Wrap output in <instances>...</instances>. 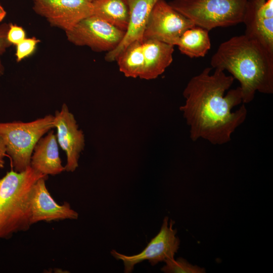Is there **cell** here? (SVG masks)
Listing matches in <instances>:
<instances>
[{
	"label": "cell",
	"instance_id": "1",
	"mask_svg": "<svg viewBox=\"0 0 273 273\" xmlns=\"http://www.w3.org/2000/svg\"><path fill=\"white\" fill-rule=\"evenodd\" d=\"M205 68L193 76L183 91L185 104L180 107L190 127V137L194 142L203 139L213 145H223L231 140L232 134L245 120L247 110L242 103L240 86L225 92L235 79L224 71Z\"/></svg>",
	"mask_w": 273,
	"mask_h": 273
},
{
	"label": "cell",
	"instance_id": "2",
	"mask_svg": "<svg viewBox=\"0 0 273 273\" xmlns=\"http://www.w3.org/2000/svg\"><path fill=\"white\" fill-rule=\"evenodd\" d=\"M210 65L228 71L239 81L243 104L252 101L257 92L273 93V54L245 34L222 42Z\"/></svg>",
	"mask_w": 273,
	"mask_h": 273
},
{
	"label": "cell",
	"instance_id": "3",
	"mask_svg": "<svg viewBox=\"0 0 273 273\" xmlns=\"http://www.w3.org/2000/svg\"><path fill=\"white\" fill-rule=\"evenodd\" d=\"M42 177L48 175L29 166L22 172L12 169L0 178V240L30 228L32 190Z\"/></svg>",
	"mask_w": 273,
	"mask_h": 273
},
{
	"label": "cell",
	"instance_id": "4",
	"mask_svg": "<svg viewBox=\"0 0 273 273\" xmlns=\"http://www.w3.org/2000/svg\"><path fill=\"white\" fill-rule=\"evenodd\" d=\"M54 116L48 115L28 122H0V135L14 170L22 172L30 166L34 147L44 134L54 128Z\"/></svg>",
	"mask_w": 273,
	"mask_h": 273
},
{
	"label": "cell",
	"instance_id": "5",
	"mask_svg": "<svg viewBox=\"0 0 273 273\" xmlns=\"http://www.w3.org/2000/svg\"><path fill=\"white\" fill-rule=\"evenodd\" d=\"M247 0H172L168 4L208 31L242 23Z\"/></svg>",
	"mask_w": 273,
	"mask_h": 273
},
{
	"label": "cell",
	"instance_id": "6",
	"mask_svg": "<svg viewBox=\"0 0 273 273\" xmlns=\"http://www.w3.org/2000/svg\"><path fill=\"white\" fill-rule=\"evenodd\" d=\"M67 39L77 46H87L95 52H110L122 39L125 31L92 15L65 31Z\"/></svg>",
	"mask_w": 273,
	"mask_h": 273
},
{
	"label": "cell",
	"instance_id": "7",
	"mask_svg": "<svg viewBox=\"0 0 273 273\" xmlns=\"http://www.w3.org/2000/svg\"><path fill=\"white\" fill-rule=\"evenodd\" d=\"M194 26L191 21L168 2L157 0L149 16L143 40L156 39L174 46L183 33Z\"/></svg>",
	"mask_w": 273,
	"mask_h": 273
},
{
	"label": "cell",
	"instance_id": "8",
	"mask_svg": "<svg viewBox=\"0 0 273 273\" xmlns=\"http://www.w3.org/2000/svg\"><path fill=\"white\" fill-rule=\"evenodd\" d=\"M174 224V221L170 219L168 224V217L165 216L159 233L138 254L128 256L114 250L111 251V254L116 259L123 261L125 273L131 272L135 264L145 260L155 265L160 262L174 258L180 244V240L176 236L177 230L173 229Z\"/></svg>",
	"mask_w": 273,
	"mask_h": 273
},
{
	"label": "cell",
	"instance_id": "9",
	"mask_svg": "<svg viewBox=\"0 0 273 273\" xmlns=\"http://www.w3.org/2000/svg\"><path fill=\"white\" fill-rule=\"evenodd\" d=\"M33 11L52 26L71 30L83 19L93 15V6L86 0H33Z\"/></svg>",
	"mask_w": 273,
	"mask_h": 273
},
{
	"label": "cell",
	"instance_id": "10",
	"mask_svg": "<svg viewBox=\"0 0 273 273\" xmlns=\"http://www.w3.org/2000/svg\"><path fill=\"white\" fill-rule=\"evenodd\" d=\"M54 126L57 129V142L66 154L65 170L73 172L78 166V160L84 149L85 140L82 131L78 129L74 116L66 104L62 105L60 111H56Z\"/></svg>",
	"mask_w": 273,
	"mask_h": 273
},
{
	"label": "cell",
	"instance_id": "11",
	"mask_svg": "<svg viewBox=\"0 0 273 273\" xmlns=\"http://www.w3.org/2000/svg\"><path fill=\"white\" fill-rule=\"evenodd\" d=\"M242 23L244 34L273 54V0H247Z\"/></svg>",
	"mask_w": 273,
	"mask_h": 273
},
{
	"label": "cell",
	"instance_id": "12",
	"mask_svg": "<svg viewBox=\"0 0 273 273\" xmlns=\"http://www.w3.org/2000/svg\"><path fill=\"white\" fill-rule=\"evenodd\" d=\"M48 177L39 178L34 185L31 195V223L64 219H76L78 213L68 202L58 204L53 198L46 185Z\"/></svg>",
	"mask_w": 273,
	"mask_h": 273
},
{
	"label": "cell",
	"instance_id": "13",
	"mask_svg": "<svg viewBox=\"0 0 273 273\" xmlns=\"http://www.w3.org/2000/svg\"><path fill=\"white\" fill-rule=\"evenodd\" d=\"M157 1L127 0L129 11L127 28L119 44L106 53L105 59L107 61H116L118 55L132 42H143L149 16Z\"/></svg>",
	"mask_w": 273,
	"mask_h": 273
},
{
	"label": "cell",
	"instance_id": "14",
	"mask_svg": "<svg viewBox=\"0 0 273 273\" xmlns=\"http://www.w3.org/2000/svg\"><path fill=\"white\" fill-rule=\"evenodd\" d=\"M31 167L44 175H55L65 170L59 155L56 135L50 131L37 143L31 158Z\"/></svg>",
	"mask_w": 273,
	"mask_h": 273
},
{
	"label": "cell",
	"instance_id": "15",
	"mask_svg": "<svg viewBox=\"0 0 273 273\" xmlns=\"http://www.w3.org/2000/svg\"><path fill=\"white\" fill-rule=\"evenodd\" d=\"M142 46L145 64L140 78L155 79L171 64L174 46L156 39L143 40Z\"/></svg>",
	"mask_w": 273,
	"mask_h": 273
},
{
	"label": "cell",
	"instance_id": "16",
	"mask_svg": "<svg viewBox=\"0 0 273 273\" xmlns=\"http://www.w3.org/2000/svg\"><path fill=\"white\" fill-rule=\"evenodd\" d=\"M92 3L93 15L126 31L129 16L127 0H96Z\"/></svg>",
	"mask_w": 273,
	"mask_h": 273
},
{
	"label": "cell",
	"instance_id": "17",
	"mask_svg": "<svg viewBox=\"0 0 273 273\" xmlns=\"http://www.w3.org/2000/svg\"><path fill=\"white\" fill-rule=\"evenodd\" d=\"M175 46L181 54L191 58L204 57L211 48L209 31L194 26L183 33Z\"/></svg>",
	"mask_w": 273,
	"mask_h": 273
},
{
	"label": "cell",
	"instance_id": "18",
	"mask_svg": "<svg viewBox=\"0 0 273 273\" xmlns=\"http://www.w3.org/2000/svg\"><path fill=\"white\" fill-rule=\"evenodd\" d=\"M119 70L127 77L140 78L144 68L145 60L142 42L129 44L117 57Z\"/></svg>",
	"mask_w": 273,
	"mask_h": 273
},
{
	"label": "cell",
	"instance_id": "19",
	"mask_svg": "<svg viewBox=\"0 0 273 273\" xmlns=\"http://www.w3.org/2000/svg\"><path fill=\"white\" fill-rule=\"evenodd\" d=\"M165 262L166 264L161 269L166 273H204V268L194 265L184 258L179 257L176 260L174 258L168 259Z\"/></svg>",
	"mask_w": 273,
	"mask_h": 273
},
{
	"label": "cell",
	"instance_id": "20",
	"mask_svg": "<svg viewBox=\"0 0 273 273\" xmlns=\"http://www.w3.org/2000/svg\"><path fill=\"white\" fill-rule=\"evenodd\" d=\"M40 40L35 37L25 38L17 44L16 50V58L17 62L30 56L34 52Z\"/></svg>",
	"mask_w": 273,
	"mask_h": 273
},
{
	"label": "cell",
	"instance_id": "21",
	"mask_svg": "<svg viewBox=\"0 0 273 273\" xmlns=\"http://www.w3.org/2000/svg\"><path fill=\"white\" fill-rule=\"evenodd\" d=\"M7 37L12 45L16 46L26 38V32L22 27L15 24L9 23Z\"/></svg>",
	"mask_w": 273,
	"mask_h": 273
},
{
	"label": "cell",
	"instance_id": "22",
	"mask_svg": "<svg viewBox=\"0 0 273 273\" xmlns=\"http://www.w3.org/2000/svg\"><path fill=\"white\" fill-rule=\"evenodd\" d=\"M9 24L3 23L0 25V76L4 74L5 68L2 61V56L7 49L12 44L8 41L7 37Z\"/></svg>",
	"mask_w": 273,
	"mask_h": 273
},
{
	"label": "cell",
	"instance_id": "23",
	"mask_svg": "<svg viewBox=\"0 0 273 273\" xmlns=\"http://www.w3.org/2000/svg\"><path fill=\"white\" fill-rule=\"evenodd\" d=\"M7 155L6 148L5 143L0 135V168L4 167V158Z\"/></svg>",
	"mask_w": 273,
	"mask_h": 273
},
{
	"label": "cell",
	"instance_id": "24",
	"mask_svg": "<svg viewBox=\"0 0 273 273\" xmlns=\"http://www.w3.org/2000/svg\"><path fill=\"white\" fill-rule=\"evenodd\" d=\"M7 13L3 7L0 5V22L3 21L6 16Z\"/></svg>",
	"mask_w": 273,
	"mask_h": 273
},
{
	"label": "cell",
	"instance_id": "25",
	"mask_svg": "<svg viewBox=\"0 0 273 273\" xmlns=\"http://www.w3.org/2000/svg\"><path fill=\"white\" fill-rule=\"evenodd\" d=\"M86 1H87L89 2L93 3V2H94V1H95L96 0H86Z\"/></svg>",
	"mask_w": 273,
	"mask_h": 273
}]
</instances>
